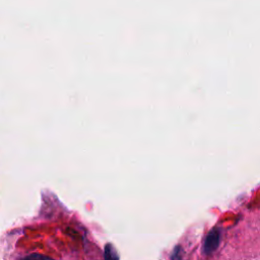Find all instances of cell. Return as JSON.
Returning <instances> with one entry per match:
<instances>
[{"label": "cell", "mask_w": 260, "mask_h": 260, "mask_svg": "<svg viewBox=\"0 0 260 260\" xmlns=\"http://www.w3.org/2000/svg\"><path fill=\"white\" fill-rule=\"evenodd\" d=\"M220 243V232L218 229H212L204 239L202 251L205 255L213 253L219 246Z\"/></svg>", "instance_id": "6da1fadb"}, {"label": "cell", "mask_w": 260, "mask_h": 260, "mask_svg": "<svg viewBox=\"0 0 260 260\" xmlns=\"http://www.w3.org/2000/svg\"><path fill=\"white\" fill-rule=\"evenodd\" d=\"M104 256H105V260H119V255L115 247L111 244H107L105 246Z\"/></svg>", "instance_id": "7a4b0ae2"}, {"label": "cell", "mask_w": 260, "mask_h": 260, "mask_svg": "<svg viewBox=\"0 0 260 260\" xmlns=\"http://www.w3.org/2000/svg\"><path fill=\"white\" fill-rule=\"evenodd\" d=\"M182 250L180 246H176L174 251L171 254V259L172 260H182V254H181Z\"/></svg>", "instance_id": "277c9868"}, {"label": "cell", "mask_w": 260, "mask_h": 260, "mask_svg": "<svg viewBox=\"0 0 260 260\" xmlns=\"http://www.w3.org/2000/svg\"><path fill=\"white\" fill-rule=\"evenodd\" d=\"M22 260H54V259L49 256L42 255V254H30V255L24 257Z\"/></svg>", "instance_id": "3957f363"}]
</instances>
